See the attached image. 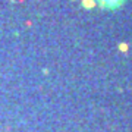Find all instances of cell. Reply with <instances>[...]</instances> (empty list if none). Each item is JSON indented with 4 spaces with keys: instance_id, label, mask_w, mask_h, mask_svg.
<instances>
[{
    "instance_id": "obj_1",
    "label": "cell",
    "mask_w": 132,
    "mask_h": 132,
    "mask_svg": "<svg viewBox=\"0 0 132 132\" xmlns=\"http://www.w3.org/2000/svg\"><path fill=\"white\" fill-rule=\"evenodd\" d=\"M98 5L103 7V9H109V10H114L120 7V6L125 3V0H97Z\"/></svg>"
}]
</instances>
